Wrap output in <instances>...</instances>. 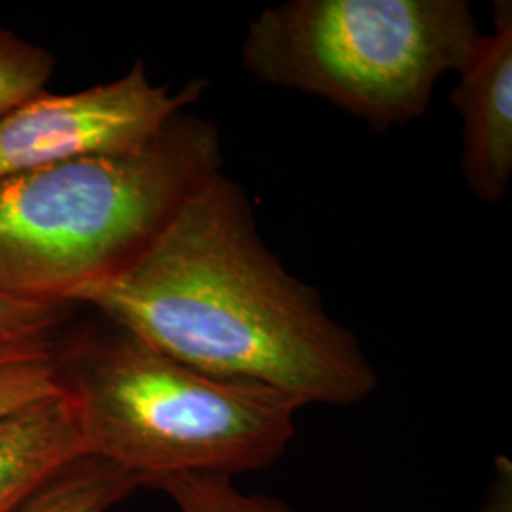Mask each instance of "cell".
I'll return each instance as SVG.
<instances>
[{"label": "cell", "instance_id": "obj_1", "mask_svg": "<svg viewBox=\"0 0 512 512\" xmlns=\"http://www.w3.org/2000/svg\"><path fill=\"white\" fill-rule=\"evenodd\" d=\"M74 304L184 365L274 387L302 406H353L378 384L353 332L287 272L260 236L249 196L222 171L126 270Z\"/></svg>", "mask_w": 512, "mask_h": 512}, {"label": "cell", "instance_id": "obj_2", "mask_svg": "<svg viewBox=\"0 0 512 512\" xmlns=\"http://www.w3.org/2000/svg\"><path fill=\"white\" fill-rule=\"evenodd\" d=\"M55 365L86 454L152 490L171 476L270 467L304 408L274 387L184 365L103 315L69 327Z\"/></svg>", "mask_w": 512, "mask_h": 512}, {"label": "cell", "instance_id": "obj_3", "mask_svg": "<svg viewBox=\"0 0 512 512\" xmlns=\"http://www.w3.org/2000/svg\"><path fill=\"white\" fill-rule=\"evenodd\" d=\"M220 171L219 128L181 112L135 152L0 179V294L74 304L126 270Z\"/></svg>", "mask_w": 512, "mask_h": 512}, {"label": "cell", "instance_id": "obj_4", "mask_svg": "<svg viewBox=\"0 0 512 512\" xmlns=\"http://www.w3.org/2000/svg\"><path fill=\"white\" fill-rule=\"evenodd\" d=\"M478 35L465 0H291L249 25L241 61L266 84L387 131L425 116Z\"/></svg>", "mask_w": 512, "mask_h": 512}, {"label": "cell", "instance_id": "obj_5", "mask_svg": "<svg viewBox=\"0 0 512 512\" xmlns=\"http://www.w3.org/2000/svg\"><path fill=\"white\" fill-rule=\"evenodd\" d=\"M203 88L202 80L179 92L156 86L137 61L128 74L82 92L38 93L0 120V179L147 147Z\"/></svg>", "mask_w": 512, "mask_h": 512}, {"label": "cell", "instance_id": "obj_6", "mask_svg": "<svg viewBox=\"0 0 512 512\" xmlns=\"http://www.w3.org/2000/svg\"><path fill=\"white\" fill-rule=\"evenodd\" d=\"M456 73L461 171L473 196L497 205L512 179V4L494 2V33H480Z\"/></svg>", "mask_w": 512, "mask_h": 512}, {"label": "cell", "instance_id": "obj_7", "mask_svg": "<svg viewBox=\"0 0 512 512\" xmlns=\"http://www.w3.org/2000/svg\"><path fill=\"white\" fill-rule=\"evenodd\" d=\"M84 454L73 406L61 389L0 416V512H18L59 469Z\"/></svg>", "mask_w": 512, "mask_h": 512}, {"label": "cell", "instance_id": "obj_8", "mask_svg": "<svg viewBox=\"0 0 512 512\" xmlns=\"http://www.w3.org/2000/svg\"><path fill=\"white\" fill-rule=\"evenodd\" d=\"M141 488L139 478L95 456H80L59 469L18 512H109Z\"/></svg>", "mask_w": 512, "mask_h": 512}, {"label": "cell", "instance_id": "obj_9", "mask_svg": "<svg viewBox=\"0 0 512 512\" xmlns=\"http://www.w3.org/2000/svg\"><path fill=\"white\" fill-rule=\"evenodd\" d=\"M76 304L42 302L0 294V365L55 359Z\"/></svg>", "mask_w": 512, "mask_h": 512}, {"label": "cell", "instance_id": "obj_10", "mask_svg": "<svg viewBox=\"0 0 512 512\" xmlns=\"http://www.w3.org/2000/svg\"><path fill=\"white\" fill-rule=\"evenodd\" d=\"M154 490L169 495L179 512H293L274 497L241 492L230 476H171Z\"/></svg>", "mask_w": 512, "mask_h": 512}, {"label": "cell", "instance_id": "obj_11", "mask_svg": "<svg viewBox=\"0 0 512 512\" xmlns=\"http://www.w3.org/2000/svg\"><path fill=\"white\" fill-rule=\"evenodd\" d=\"M52 54L37 44L0 29V120L38 93L54 74Z\"/></svg>", "mask_w": 512, "mask_h": 512}, {"label": "cell", "instance_id": "obj_12", "mask_svg": "<svg viewBox=\"0 0 512 512\" xmlns=\"http://www.w3.org/2000/svg\"><path fill=\"white\" fill-rule=\"evenodd\" d=\"M59 391L55 359L0 365V416Z\"/></svg>", "mask_w": 512, "mask_h": 512}, {"label": "cell", "instance_id": "obj_13", "mask_svg": "<svg viewBox=\"0 0 512 512\" xmlns=\"http://www.w3.org/2000/svg\"><path fill=\"white\" fill-rule=\"evenodd\" d=\"M480 512H512V465L509 459L495 461L494 480Z\"/></svg>", "mask_w": 512, "mask_h": 512}]
</instances>
